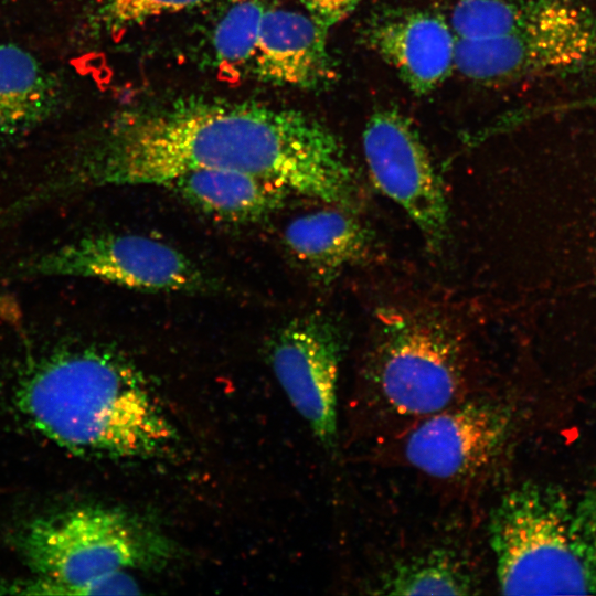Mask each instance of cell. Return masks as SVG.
Here are the masks:
<instances>
[{"mask_svg":"<svg viewBox=\"0 0 596 596\" xmlns=\"http://www.w3.org/2000/svg\"><path fill=\"white\" fill-rule=\"evenodd\" d=\"M266 6L262 0H232L216 24L213 49L222 71L241 74L253 64Z\"/></svg>","mask_w":596,"mask_h":596,"instance_id":"obj_18","label":"cell"},{"mask_svg":"<svg viewBox=\"0 0 596 596\" xmlns=\"http://www.w3.org/2000/svg\"><path fill=\"white\" fill-rule=\"evenodd\" d=\"M284 246L318 281L329 284L343 269L368 260L374 235L353 210L331 205L292 219L283 234Z\"/></svg>","mask_w":596,"mask_h":596,"instance_id":"obj_13","label":"cell"},{"mask_svg":"<svg viewBox=\"0 0 596 596\" xmlns=\"http://www.w3.org/2000/svg\"><path fill=\"white\" fill-rule=\"evenodd\" d=\"M342 340L334 321L316 313L283 326L269 347V361L278 383L327 448H332L337 439V386Z\"/></svg>","mask_w":596,"mask_h":596,"instance_id":"obj_9","label":"cell"},{"mask_svg":"<svg viewBox=\"0 0 596 596\" xmlns=\"http://www.w3.org/2000/svg\"><path fill=\"white\" fill-rule=\"evenodd\" d=\"M511 430L505 405L485 398L460 401L429 415L408 435L405 457L435 478H469L497 459Z\"/></svg>","mask_w":596,"mask_h":596,"instance_id":"obj_10","label":"cell"},{"mask_svg":"<svg viewBox=\"0 0 596 596\" xmlns=\"http://www.w3.org/2000/svg\"><path fill=\"white\" fill-rule=\"evenodd\" d=\"M194 170H233L289 194L355 210L360 187L338 137L296 109L191 97L124 117L52 179L55 199L107 185H160Z\"/></svg>","mask_w":596,"mask_h":596,"instance_id":"obj_1","label":"cell"},{"mask_svg":"<svg viewBox=\"0 0 596 596\" xmlns=\"http://www.w3.org/2000/svg\"><path fill=\"white\" fill-rule=\"evenodd\" d=\"M362 139L374 184L405 211L428 247L439 249L448 235L449 210L441 180L415 127L397 110L382 109L371 115Z\"/></svg>","mask_w":596,"mask_h":596,"instance_id":"obj_8","label":"cell"},{"mask_svg":"<svg viewBox=\"0 0 596 596\" xmlns=\"http://www.w3.org/2000/svg\"><path fill=\"white\" fill-rule=\"evenodd\" d=\"M167 188L193 207L230 222L259 221L284 205L289 193L254 174L233 170H194Z\"/></svg>","mask_w":596,"mask_h":596,"instance_id":"obj_14","label":"cell"},{"mask_svg":"<svg viewBox=\"0 0 596 596\" xmlns=\"http://www.w3.org/2000/svg\"><path fill=\"white\" fill-rule=\"evenodd\" d=\"M308 14L322 28L331 26L347 19L363 0H300Z\"/></svg>","mask_w":596,"mask_h":596,"instance_id":"obj_20","label":"cell"},{"mask_svg":"<svg viewBox=\"0 0 596 596\" xmlns=\"http://www.w3.org/2000/svg\"><path fill=\"white\" fill-rule=\"evenodd\" d=\"M52 102V85L36 58L19 45L0 44V135L33 126Z\"/></svg>","mask_w":596,"mask_h":596,"instance_id":"obj_16","label":"cell"},{"mask_svg":"<svg viewBox=\"0 0 596 596\" xmlns=\"http://www.w3.org/2000/svg\"><path fill=\"white\" fill-rule=\"evenodd\" d=\"M363 43L415 94L436 89L455 68L457 38L441 17L418 9H387L370 15Z\"/></svg>","mask_w":596,"mask_h":596,"instance_id":"obj_11","label":"cell"},{"mask_svg":"<svg viewBox=\"0 0 596 596\" xmlns=\"http://www.w3.org/2000/svg\"><path fill=\"white\" fill-rule=\"evenodd\" d=\"M371 587L373 595H471L479 582L469 561L439 547L394 562Z\"/></svg>","mask_w":596,"mask_h":596,"instance_id":"obj_15","label":"cell"},{"mask_svg":"<svg viewBox=\"0 0 596 596\" xmlns=\"http://www.w3.org/2000/svg\"><path fill=\"white\" fill-rule=\"evenodd\" d=\"M206 0H108L106 21L114 29L131 28L149 19L195 8Z\"/></svg>","mask_w":596,"mask_h":596,"instance_id":"obj_19","label":"cell"},{"mask_svg":"<svg viewBox=\"0 0 596 596\" xmlns=\"http://www.w3.org/2000/svg\"><path fill=\"white\" fill-rule=\"evenodd\" d=\"M328 30L309 14L266 8L259 28L253 73L273 84L316 88L329 82L333 67L327 51Z\"/></svg>","mask_w":596,"mask_h":596,"instance_id":"obj_12","label":"cell"},{"mask_svg":"<svg viewBox=\"0 0 596 596\" xmlns=\"http://www.w3.org/2000/svg\"><path fill=\"white\" fill-rule=\"evenodd\" d=\"M596 67V12L576 0H547L507 35L456 41L455 68L469 79L502 83Z\"/></svg>","mask_w":596,"mask_h":596,"instance_id":"obj_6","label":"cell"},{"mask_svg":"<svg viewBox=\"0 0 596 596\" xmlns=\"http://www.w3.org/2000/svg\"><path fill=\"white\" fill-rule=\"evenodd\" d=\"M579 514L596 554V492L586 500L584 508L579 510Z\"/></svg>","mask_w":596,"mask_h":596,"instance_id":"obj_21","label":"cell"},{"mask_svg":"<svg viewBox=\"0 0 596 596\" xmlns=\"http://www.w3.org/2000/svg\"><path fill=\"white\" fill-rule=\"evenodd\" d=\"M488 533L502 594H596V554L579 511L555 487L525 482L507 492Z\"/></svg>","mask_w":596,"mask_h":596,"instance_id":"obj_4","label":"cell"},{"mask_svg":"<svg viewBox=\"0 0 596 596\" xmlns=\"http://www.w3.org/2000/svg\"><path fill=\"white\" fill-rule=\"evenodd\" d=\"M546 0H458L449 25L460 40L507 35L526 25Z\"/></svg>","mask_w":596,"mask_h":596,"instance_id":"obj_17","label":"cell"},{"mask_svg":"<svg viewBox=\"0 0 596 596\" xmlns=\"http://www.w3.org/2000/svg\"><path fill=\"white\" fill-rule=\"evenodd\" d=\"M18 547L36 576L7 586V593L21 595L140 594L125 570L161 554L160 543L129 515L97 505L32 520L21 530Z\"/></svg>","mask_w":596,"mask_h":596,"instance_id":"obj_3","label":"cell"},{"mask_svg":"<svg viewBox=\"0 0 596 596\" xmlns=\"http://www.w3.org/2000/svg\"><path fill=\"white\" fill-rule=\"evenodd\" d=\"M24 277L70 276L146 291H193L204 286L201 270L175 247L140 234L78 238L22 263Z\"/></svg>","mask_w":596,"mask_h":596,"instance_id":"obj_7","label":"cell"},{"mask_svg":"<svg viewBox=\"0 0 596 596\" xmlns=\"http://www.w3.org/2000/svg\"><path fill=\"white\" fill-rule=\"evenodd\" d=\"M15 403L28 423L60 447L94 457H142L174 438L141 371L98 347L46 353L23 372Z\"/></svg>","mask_w":596,"mask_h":596,"instance_id":"obj_2","label":"cell"},{"mask_svg":"<svg viewBox=\"0 0 596 596\" xmlns=\"http://www.w3.org/2000/svg\"><path fill=\"white\" fill-rule=\"evenodd\" d=\"M368 379L382 404L402 416H429L462 401L467 359L459 332L439 313L381 308Z\"/></svg>","mask_w":596,"mask_h":596,"instance_id":"obj_5","label":"cell"}]
</instances>
